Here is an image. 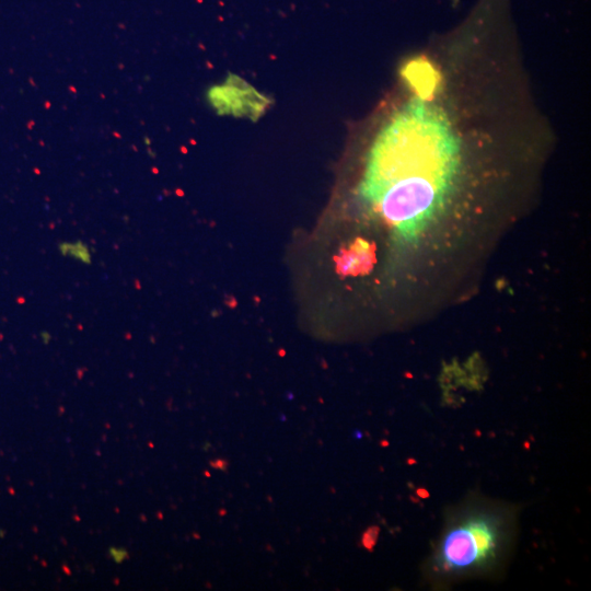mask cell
<instances>
[{
    "instance_id": "1",
    "label": "cell",
    "mask_w": 591,
    "mask_h": 591,
    "mask_svg": "<svg viewBox=\"0 0 591 591\" xmlns=\"http://www.w3.org/2000/svg\"><path fill=\"white\" fill-rule=\"evenodd\" d=\"M512 532L508 508L479 500L465 503L448 518L430 569L443 579L489 572L506 557Z\"/></svg>"
},
{
    "instance_id": "2",
    "label": "cell",
    "mask_w": 591,
    "mask_h": 591,
    "mask_svg": "<svg viewBox=\"0 0 591 591\" xmlns=\"http://www.w3.org/2000/svg\"><path fill=\"white\" fill-rule=\"evenodd\" d=\"M378 536V529L371 528L368 530L367 533H364L362 543L366 547L371 548L372 545L375 544V538Z\"/></svg>"
},
{
    "instance_id": "3",
    "label": "cell",
    "mask_w": 591,
    "mask_h": 591,
    "mask_svg": "<svg viewBox=\"0 0 591 591\" xmlns=\"http://www.w3.org/2000/svg\"><path fill=\"white\" fill-rule=\"evenodd\" d=\"M210 465L212 467H215V468H219V470H222V471H224L227 468V462L224 460H220V459H218L216 461H212L210 463Z\"/></svg>"
},
{
    "instance_id": "4",
    "label": "cell",
    "mask_w": 591,
    "mask_h": 591,
    "mask_svg": "<svg viewBox=\"0 0 591 591\" xmlns=\"http://www.w3.org/2000/svg\"><path fill=\"white\" fill-rule=\"evenodd\" d=\"M125 554H126L125 552H119V551L112 552V556L116 561H120L121 559H124Z\"/></svg>"
}]
</instances>
